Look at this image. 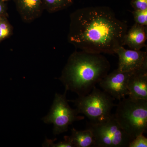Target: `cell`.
<instances>
[{
    "label": "cell",
    "instance_id": "1",
    "mask_svg": "<svg viewBox=\"0 0 147 147\" xmlns=\"http://www.w3.org/2000/svg\"><path fill=\"white\" fill-rule=\"evenodd\" d=\"M69 42L77 49L88 53L115 54L123 46L127 30L126 23L119 20L110 7H89L71 13Z\"/></svg>",
    "mask_w": 147,
    "mask_h": 147
},
{
    "label": "cell",
    "instance_id": "2",
    "mask_svg": "<svg viewBox=\"0 0 147 147\" xmlns=\"http://www.w3.org/2000/svg\"><path fill=\"white\" fill-rule=\"evenodd\" d=\"M110 64L101 54L75 50L69 56L59 79L67 90L79 96L90 93L109 72Z\"/></svg>",
    "mask_w": 147,
    "mask_h": 147
},
{
    "label": "cell",
    "instance_id": "3",
    "mask_svg": "<svg viewBox=\"0 0 147 147\" xmlns=\"http://www.w3.org/2000/svg\"><path fill=\"white\" fill-rule=\"evenodd\" d=\"M116 106V120L132 140L147 132V100L124 98Z\"/></svg>",
    "mask_w": 147,
    "mask_h": 147
},
{
    "label": "cell",
    "instance_id": "4",
    "mask_svg": "<svg viewBox=\"0 0 147 147\" xmlns=\"http://www.w3.org/2000/svg\"><path fill=\"white\" fill-rule=\"evenodd\" d=\"M115 99L95 86L86 95L68 101L74 102L78 113L85 115L90 123H97L105 121L111 115L112 109L117 106L114 102Z\"/></svg>",
    "mask_w": 147,
    "mask_h": 147
},
{
    "label": "cell",
    "instance_id": "5",
    "mask_svg": "<svg viewBox=\"0 0 147 147\" xmlns=\"http://www.w3.org/2000/svg\"><path fill=\"white\" fill-rule=\"evenodd\" d=\"M86 129L92 133L94 147H127L132 140L121 128L113 114L102 122L88 123Z\"/></svg>",
    "mask_w": 147,
    "mask_h": 147
},
{
    "label": "cell",
    "instance_id": "6",
    "mask_svg": "<svg viewBox=\"0 0 147 147\" xmlns=\"http://www.w3.org/2000/svg\"><path fill=\"white\" fill-rule=\"evenodd\" d=\"M67 90L63 94L56 93L49 113L42 120L45 123L54 125L53 133L58 135L67 131L68 127L75 121L82 120L85 117L78 115L76 109L69 105L66 98Z\"/></svg>",
    "mask_w": 147,
    "mask_h": 147
},
{
    "label": "cell",
    "instance_id": "7",
    "mask_svg": "<svg viewBox=\"0 0 147 147\" xmlns=\"http://www.w3.org/2000/svg\"><path fill=\"white\" fill-rule=\"evenodd\" d=\"M132 72L121 71L117 69L108 73L98 84L103 91L115 99L121 100L129 94L127 83Z\"/></svg>",
    "mask_w": 147,
    "mask_h": 147
},
{
    "label": "cell",
    "instance_id": "8",
    "mask_svg": "<svg viewBox=\"0 0 147 147\" xmlns=\"http://www.w3.org/2000/svg\"><path fill=\"white\" fill-rule=\"evenodd\" d=\"M119 57L118 69L121 71H133L147 67V53L141 50H128L123 46L118 47L115 54Z\"/></svg>",
    "mask_w": 147,
    "mask_h": 147
},
{
    "label": "cell",
    "instance_id": "9",
    "mask_svg": "<svg viewBox=\"0 0 147 147\" xmlns=\"http://www.w3.org/2000/svg\"><path fill=\"white\" fill-rule=\"evenodd\" d=\"M129 97L147 100V67L132 71L127 83Z\"/></svg>",
    "mask_w": 147,
    "mask_h": 147
},
{
    "label": "cell",
    "instance_id": "10",
    "mask_svg": "<svg viewBox=\"0 0 147 147\" xmlns=\"http://www.w3.org/2000/svg\"><path fill=\"white\" fill-rule=\"evenodd\" d=\"M16 9L24 22L31 23L42 14V0H13Z\"/></svg>",
    "mask_w": 147,
    "mask_h": 147
},
{
    "label": "cell",
    "instance_id": "11",
    "mask_svg": "<svg viewBox=\"0 0 147 147\" xmlns=\"http://www.w3.org/2000/svg\"><path fill=\"white\" fill-rule=\"evenodd\" d=\"M146 27L135 23L127 30L124 37L123 46L127 45L130 49L141 50L146 47L147 40Z\"/></svg>",
    "mask_w": 147,
    "mask_h": 147
},
{
    "label": "cell",
    "instance_id": "12",
    "mask_svg": "<svg viewBox=\"0 0 147 147\" xmlns=\"http://www.w3.org/2000/svg\"><path fill=\"white\" fill-rule=\"evenodd\" d=\"M70 136L74 147H90L94 146V139L91 131L86 129L79 131L74 128L71 129Z\"/></svg>",
    "mask_w": 147,
    "mask_h": 147
},
{
    "label": "cell",
    "instance_id": "13",
    "mask_svg": "<svg viewBox=\"0 0 147 147\" xmlns=\"http://www.w3.org/2000/svg\"><path fill=\"white\" fill-rule=\"evenodd\" d=\"M44 10L50 13H55L69 7L74 0H42Z\"/></svg>",
    "mask_w": 147,
    "mask_h": 147
},
{
    "label": "cell",
    "instance_id": "14",
    "mask_svg": "<svg viewBox=\"0 0 147 147\" xmlns=\"http://www.w3.org/2000/svg\"><path fill=\"white\" fill-rule=\"evenodd\" d=\"M7 15L0 17V43L12 34V27L9 22Z\"/></svg>",
    "mask_w": 147,
    "mask_h": 147
},
{
    "label": "cell",
    "instance_id": "15",
    "mask_svg": "<svg viewBox=\"0 0 147 147\" xmlns=\"http://www.w3.org/2000/svg\"><path fill=\"white\" fill-rule=\"evenodd\" d=\"M56 139L54 140L46 139L43 146L52 147H73L74 146L72 141H71L70 136H65L64 137V140L59 142L57 144H55L54 142Z\"/></svg>",
    "mask_w": 147,
    "mask_h": 147
},
{
    "label": "cell",
    "instance_id": "16",
    "mask_svg": "<svg viewBox=\"0 0 147 147\" xmlns=\"http://www.w3.org/2000/svg\"><path fill=\"white\" fill-rule=\"evenodd\" d=\"M131 12L135 23L147 27V10H134Z\"/></svg>",
    "mask_w": 147,
    "mask_h": 147
},
{
    "label": "cell",
    "instance_id": "17",
    "mask_svg": "<svg viewBox=\"0 0 147 147\" xmlns=\"http://www.w3.org/2000/svg\"><path fill=\"white\" fill-rule=\"evenodd\" d=\"M147 139L143 134L138 135L131 140L128 147H147Z\"/></svg>",
    "mask_w": 147,
    "mask_h": 147
},
{
    "label": "cell",
    "instance_id": "18",
    "mask_svg": "<svg viewBox=\"0 0 147 147\" xmlns=\"http://www.w3.org/2000/svg\"><path fill=\"white\" fill-rule=\"evenodd\" d=\"M130 5L134 10H147V0H131Z\"/></svg>",
    "mask_w": 147,
    "mask_h": 147
},
{
    "label": "cell",
    "instance_id": "19",
    "mask_svg": "<svg viewBox=\"0 0 147 147\" xmlns=\"http://www.w3.org/2000/svg\"><path fill=\"white\" fill-rule=\"evenodd\" d=\"M6 15H7L6 5L5 1L0 0V17Z\"/></svg>",
    "mask_w": 147,
    "mask_h": 147
},
{
    "label": "cell",
    "instance_id": "20",
    "mask_svg": "<svg viewBox=\"0 0 147 147\" xmlns=\"http://www.w3.org/2000/svg\"><path fill=\"white\" fill-rule=\"evenodd\" d=\"M2 1H9V0H2Z\"/></svg>",
    "mask_w": 147,
    "mask_h": 147
}]
</instances>
